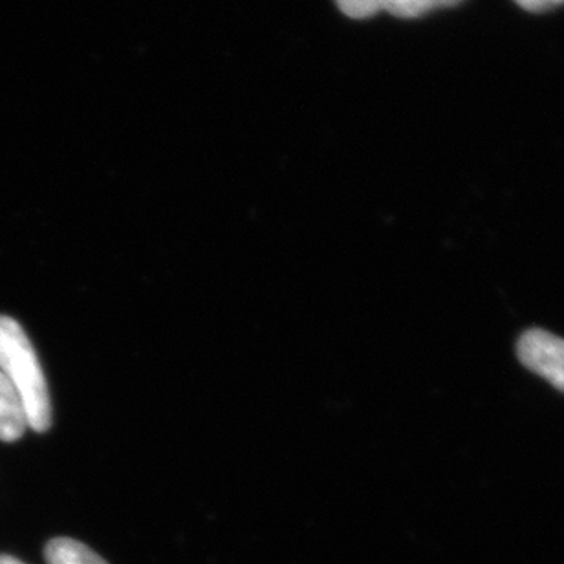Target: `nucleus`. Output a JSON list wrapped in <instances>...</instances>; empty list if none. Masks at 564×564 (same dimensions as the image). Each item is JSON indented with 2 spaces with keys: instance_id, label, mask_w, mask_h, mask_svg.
Returning a JSON list of instances; mask_svg holds the SVG:
<instances>
[{
  "instance_id": "1",
  "label": "nucleus",
  "mask_w": 564,
  "mask_h": 564,
  "mask_svg": "<svg viewBox=\"0 0 564 564\" xmlns=\"http://www.w3.org/2000/svg\"><path fill=\"white\" fill-rule=\"evenodd\" d=\"M0 372L21 394L30 429L37 433L48 431L52 402L43 367L24 328L8 315H0Z\"/></svg>"
},
{
  "instance_id": "2",
  "label": "nucleus",
  "mask_w": 564,
  "mask_h": 564,
  "mask_svg": "<svg viewBox=\"0 0 564 564\" xmlns=\"http://www.w3.org/2000/svg\"><path fill=\"white\" fill-rule=\"evenodd\" d=\"M517 354L524 367L564 392V339L533 328L522 334Z\"/></svg>"
},
{
  "instance_id": "3",
  "label": "nucleus",
  "mask_w": 564,
  "mask_h": 564,
  "mask_svg": "<svg viewBox=\"0 0 564 564\" xmlns=\"http://www.w3.org/2000/svg\"><path fill=\"white\" fill-rule=\"evenodd\" d=\"M30 429L26 408L11 381L0 372V440L17 442Z\"/></svg>"
},
{
  "instance_id": "4",
  "label": "nucleus",
  "mask_w": 564,
  "mask_h": 564,
  "mask_svg": "<svg viewBox=\"0 0 564 564\" xmlns=\"http://www.w3.org/2000/svg\"><path fill=\"white\" fill-rule=\"evenodd\" d=\"M44 557L48 564H109L87 544L68 538L52 539L46 544Z\"/></svg>"
},
{
  "instance_id": "5",
  "label": "nucleus",
  "mask_w": 564,
  "mask_h": 564,
  "mask_svg": "<svg viewBox=\"0 0 564 564\" xmlns=\"http://www.w3.org/2000/svg\"><path fill=\"white\" fill-rule=\"evenodd\" d=\"M460 2L462 0H389L386 11L402 19H414V17L425 15L429 11L449 8Z\"/></svg>"
},
{
  "instance_id": "6",
  "label": "nucleus",
  "mask_w": 564,
  "mask_h": 564,
  "mask_svg": "<svg viewBox=\"0 0 564 564\" xmlns=\"http://www.w3.org/2000/svg\"><path fill=\"white\" fill-rule=\"evenodd\" d=\"M339 10L352 19H365L372 17L378 11L386 10L389 0H336Z\"/></svg>"
},
{
  "instance_id": "7",
  "label": "nucleus",
  "mask_w": 564,
  "mask_h": 564,
  "mask_svg": "<svg viewBox=\"0 0 564 564\" xmlns=\"http://www.w3.org/2000/svg\"><path fill=\"white\" fill-rule=\"evenodd\" d=\"M516 2L521 6V8H524V10L535 11V13L549 11L552 10V8L564 4V0H516Z\"/></svg>"
},
{
  "instance_id": "8",
  "label": "nucleus",
  "mask_w": 564,
  "mask_h": 564,
  "mask_svg": "<svg viewBox=\"0 0 564 564\" xmlns=\"http://www.w3.org/2000/svg\"><path fill=\"white\" fill-rule=\"evenodd\" d=\"M0 564H24L22 561L17 560V557H11V555H0Z\"/></svg>"
}]
</instances>
